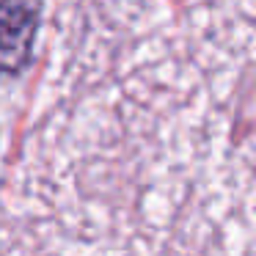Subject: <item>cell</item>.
<instances>
[{
  "label": "cell",
  "mask_w": 256,
  "mask_h": 256,
  "mask_svg": "<svg viewBox=\"0 0 256 256\" xmlns=\"http://www.w3.org/2000/svg\"><path fill=\"white\" fill-rule=\"evenodd\" d=\"M36 0H0V74H17L30 61Z\"/></svg>",
  "instance_id": "obj_1"
}]
</instances>
